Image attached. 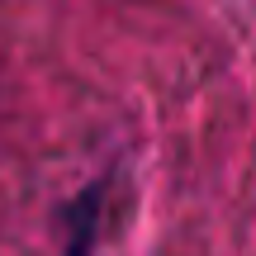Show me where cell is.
I'll list each match as a JSON object with an SVG mask.
<instances>
[{
	"mask_svg": "<svg viewBox=\"0 0 256 256\" xmlns=\"http://www.w3.org/2000/svg\"><path fill=\"white\" fill-rule=\"evenodd\" d=\"M100 204H104L100 185H86L76 194L72 218H66V252L62 256H95V247H100Z\"/></svg>",
	"mask_w": 256,
	"mask_h": 256,
	"instance_id": "cell-1",
	"label": "cell"
}]
</instances>
